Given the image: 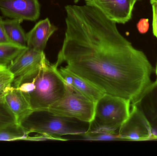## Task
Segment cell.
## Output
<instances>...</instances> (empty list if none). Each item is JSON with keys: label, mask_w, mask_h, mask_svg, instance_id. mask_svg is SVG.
Returning <instances> with one entry per match:
<instances>
[{"label": "cell", "mask_w": 157, "mask_h": 156, "mask_svg": "<svg viewBox=\"0 0 157 156\" xmlns=\"http://www.w3.org/2000/svg\"><path fill=\"white\" fill-rule=\"evenodd\" d=\"M95 103L68 88L65 96L47 111L58 115L90 123L94 118Z\"/></svg>", "instance_id": "cell-5"}, {"label": "cell", "mask_w": 157, "mask_h": 156, "mask_svg": "<svg viewBox=\"0 0 157 156\" xmlns=\"http://www.w3.org/2000/svg\"><path fill=\"white\" fill-rule=\"evenodd\" d=\"M131 105L128 100L104 94L95 103L94 118L89 131L116 132L129 116Z\"/></svg>", "instance_id": "cell-4"}, {"label": "cell", "mask_w": 157, "mask_h": 156, "mask_svg": "<svg viewBox=\"0 0 157 156\" xmlns=\"http://www.w3.org/2000/svg\"><path fill=\"white\" fill-rule=\"evenodd\" d=\"M28 135H45L59 141H67L64 135L80 136L88 132L90 123L55 114L47 110H31L18 122Z\"/></svg>", "instance_id": "cell-3"}, {"label": "cell", "mask_w": 157, "mask_h": 156, "mask_svg": "<svg viewBox=\"0 0 157 156\" xmlns=\"http://www.w3.org/2000/svg\"><path fill=\"white\" fill-rule=\"evenodd\" d=\"M22 22L19 19H6L4 21V26L11 42L27 47L26 34L21 27Z\"/></svg>", "instance_id": "cell-14"}, {"label": "cell", "mask_w": 157, "mask_h": 156, "mask_svg": "<svg viewBox=\"0 0 157 156\" xmlns=\"http://www.w3.org/2000/svg\"><path fill=\"white\" fill-rule=\"evenodd\" d=\"M49 64L44 51L40 52L27 47L7 67V69L13 75L14 78H17Z\"/></svg>", "instance_id": "cell-9"}, {"label": "cell", "mask_w": 157, "mask_h": 156, "mask_svg": "<svg viewBox=\"0 0 157 156\" xmlns=\"http://www.w3.org/2000/svg\"><path fill=\"white\" fill-rule=\"evenodd\" d=\"M153 9V32L157 38V2L151 3Z\"/></svg>", "instance_id": "cell-21"}, {"label": "cell", "mask_w": 157, "mask_h": 156, "mask_svg": "<svg viewBox=\"0 0 157 156\" xmlns=\"http://www.w3.org/2000/svg\"><path fill=\"white\" fill-rule=\"evenodd\" d=\"M131 105L138 109L147 121L151 129V140H157V82H151Z\"/></svg>", "instance_id": "cell-10"}, {"label": "cell", "mask_w": 157, "mask_h": 156, "mask_svg": "<svg viewBox=\"0 0 157 156\" xmlns=\"http://www.w3.org/2000/svg\"><path fill=\"white\" fill-rule=\"evenodd\" d=\"M155 73H156V76H157V79H156V81L157 82V65H156V67Z\"/></svg>", "instance_id": "cell-24"}, {"label": "cell", "mask_w": 157, "mask_h": 156, "mask_svg": "<svg viewBox=\"0 0 157 156\" xmlns=\"http://www.w3.org/2000/svg\"><path fill=\"white\" fill-rule=\"evenodd\" d=\"M0 10L4 16L23 21H36L40 15L39 0H1Z\"/></svg>", "instance_id": "cell-8"}, {"label": "cell", "mask_w": 157, "mask_h": 156, "mask_svg": "<svg viewBox=\"0 0 157 156\" xmlns=\"http://www.w3.org/2000/svg\"><path fill=\"white\" fill-rule=\"evenodd\" d=\"M0 98L15 115L18 123L32 110L24 94L12 84L0 94Z\"/></svg>", "instance_id": "cell-13"}, {"label": "cell", "mask_w": 157, "mask_h": 156, "mask_svg": "<svg viewBox=\"0 0 157 156\" xmlns=\"http://www.w3.org/2000/svg\"><path fill=\"white\" fill-rule=\"evenodd\" d=\"M29 136L18 124L0 130V141L26 140Z\"/></svg>", "instance_id": "cell-16"}, {"label": "cell", "mask_w": 157, "mask_h": 156, "mask_svg": "<svg viewBox=\"0 0 157 156\" xmlns=\"http://www.w3.org/2000/svg\"><path fill=\"white\" fill-rule=\"evenodd\" d=\"M4 21L2 17L0 16V43L11 42L9 40L4 26Z\"/></svg>", "instance_id": "cell-22"}, {"label": "cell", "mask_w": 157, "mask_h": 156, "mask_svg": "<svg viewBox=\"0 0 157 156\" xmlns=\"http://www.w3.org/2000/svg\"><path fill=\"white\" fill-rule=\"evenodd\" d=\"M157 2V0H150V3Z\"/></svg>", "instance_id": "cell-23"}, {"label": "cell", "mask_w": 157, "mask_h": 156, "mask_svg": "<svg viewBox=\"0 0 157 156\" xmlns=\"http://www.w3.org/2000/svg\"><path fill=\"white\" fill-rule=\"evenodd\" d=\"M78 0H75V2H78Z\"/></svg>", "instance_id": "cell-25"}, {"label": "cell", "mask_w": 157, "mask_h": 156, "mask_svg": "<svg viewBox=\"0 0 157 156\" xmlns=\"http://www.w3.org/2000/svg\"><path fill=\"white\" fill-rule=\"evenodd\" d=\"M0 1H1V0H0Z\"/></svg>", "instance_id": "cell-27"}, {"label": "cell", "mask_w": 157, "mask_h": 156, "mask_svg": "<svg viewBox=\"0 0 157 156\" xmlns=\"http://www.w3.org/2000/svg\"><path fill=\"white\" fill-rule=\"evenodd\" d=\"M17 124L15 115L0 98V130Z\"/></svg>", "instance_id": "cell-18"}, {"label": "cell", "mask_w": 157, "mask_h": 156, "mask_svg": "<svg viewBox=\"0 0 157 156\" xmlns=\"http://www.w3.org/2000/svg\"><path fill=\"white\" fill-rule=\"evenodd\" d=\"M27 47L12 42L0 43V67L7 68Z\"/></svg>", "instance_id": "cell-15"}, {"label": "cell", "mask_w": 157, "mask_h": 156, "mask_svg": "<svg viewBox=\"0 0 157 156\" xmlns=\"http://www.w3.org/2000/svg\"><path fill=\"white\" fill-rule=\"evenodd\" d=\"M149 27V20L147 18H142L137 24V28L140 34H145Z\"/></svg>", "instance_id": "cell-20"}, {"label": "cell", "mask_w": 157, "mask_h": 156, "mask_svg": "<svg viewBox=\"0 0 157 156\" xmlns=\"http://www.w3.org/2000/svg\"><path fill=\"white\" fill-rule=\"evenodd\" d=\"M137 1H140V0H137Z\"/></svg>", "instance_id": "cell-26"}, {"label": "cell", "mask_w": 157, "mask_h": 156, "mask_svg": "<svg viewBox=\"0 0 157 156\" xmlns=\"http://www.w3.org/2000/svg\"><path fill=\"white\" fill-rule=\"evenodd\" d=\"M12 85L24 94L32 110H48L61 100L68 91L55 64L14 78Z\"/></svg>", "instance_id": "cell-2"}, {"label": "cell", "mask_w": 157, "mask_h": 156, "mask_svg": "<svg viewBox=\"0 0 157 156\" xmlns=\"http://www.w3.org/2000/svg\"><path fill=\"white\" fill-rule=\"evenodd\" d=\"M137 0H85L86 5L94 6L116 24H124L132 18Z\"/></svg>", "instance_id": "cell-6"}, {"label": "cell", "mask_w": 157, "mask_h": 156, "mask_svg": "<svg viewBox=\"0 0 157 156\" xmlns=\"http://www.w3.org/2000/svg\"><path fill=\"white\" fill-rule=\"evenodd\" d=\"M65 9V36L55 65L65 64L105 94L132 103L152 82L153 67L144 53L96 7L69 5Z\"/></svg>", "instance_id": "cell-1"}, {"label": "cell", "mask_w": 157, "mask_h": 156, "mask_svg": "<svg viewBox=\"0 0 157 156\" xmlns=\"http://www.w3.org/2000/svg\"><path fill=\"white\" fill-rule=\"evenodd\" d=\"M68 88L96 103L105 93L82 78L61 67H58Z\"/></svg>", "instance_id": "cell-11"}, {"label": "cell", "mask_w": 157, "mask_h": 156, "mask_svg": "<svg viewBox=\"0 0 157 156\" xmlns=\"http://www.w3.org/2000/svg\"><path fill=\"white\" fill-rule=\"evenodd\" d=\"M14 79L13 75L7 68L0 67V94L6 87L12 85Z\"/></svg>", "instance_id": "cell-19"}, {"label": "cell", "mask_w": 157, "mask_h": 156, "mask_svg": "<svg viewBox=\"0 0 157 156\" xmlns=\"http://www.w3.org/2000/svg\"><path fill=\"white\" fill-rule=\"evenodd\" d=\"M79 136L83 140L88 141H119L124 140L119 134L116 132L109 131H88Z\"/></svg>", "instance_id": "cell-17"}, {"label": "cell", "mask_w": 157, "mask_h": 156, "mask_svg": "<svg viewBox=\"0 0 157 156\" xmlns=\"http://www.w3.org/2000/svg\"><path fill=\"white\" fill-rule=\"evenodd\" d=\"M57 29L48 18L39 21L26 34L27 47L43 52L50 38Z\"/></svg>", "instance_id": "cell-12"}, {"label": "cell", "mask_w": 157, "mask_h": 156, "mask_svg": "<svg viewBox=\"0 0 157 156\" xmlns=\"http://www.w3.org/2000/svg\"><path fill=\"white\" fill-rule=\"evenodd\" d=\"M119 135L124 140L146 141L151 140L150 126L144 116L132 106L127 119L119 129Z\"/></svg>", "instance_id": "cell-7"}]
</instances>
